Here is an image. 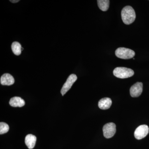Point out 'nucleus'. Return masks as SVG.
Wrapping results in <instances>:
<instances>
[{
    "instance_id": "1",
    "label": "nucleus",
    "mask_w": 149,
    "mask_h": 149,
    "mask_svg": "<svg viewBox=\"0 0 149 149\" xmlns=\"http://www.w3.org/2000/svg\"><path fill=\"white\" fill-rule=\"evenodd\" d=\"M121 15L123 23L127 25L133 23L136 19L135 10L130 6H126L123 8L121 11Z\"/></svg>"
},
{
    "instance_id": "2",
    "label": "nucleus",
    "mask_w": 149,
    "mask_h": 149,
    "mask_svg": "<svg viewBox=\"0 0 149 149\" xmlns=\"http://www.w3.org/2000/svg\"><path fill=\"white\" fill-rule=\"evenodd\" d=\"M113 74L118 78L124 79L132 77L134 72L133 70L127 68L117 67L113 70Z\"/></svg>"
},
{
    "instance_id": "3",
    "label": "nucleus",
    "mask_w": 149,
    "mask_h": 149,
    "mask_svg": "<svg viewBox=\"0 0 149 149\" xmlns=\"http://www.w3.org/2000/svg\"><path fill=\"white\" fill-rule=\"evenodd\" d=\"M116 56L118 58L128 59L133 58L135 55L134 51L124 47L118 48L115 52Z\"/></svg>"
},
{
    "instance_id": "4",
    "label": "nucleus",
    "mask_w": 149,
    "mask_h": 149,
    "mask_svg": "<svg viewBox=\"0 0 149 149\" xmlns=\"http://www.w3.org/2000/svg\"><path fill=\"white\" fill-rule=\"evenodd\" d=\"M104 136L106 139L113 137L116 132V125L113 123H109L104 125L103 128Z\"/></svg>"
},
{
    "instance_id": "5",
    "label": "nucleus",
    "mask_w": 149,
    "mask_h": 149,
    "mask_svg": "<svg viewBox=\"0 0 149 149\" xmlns=\"http://www.w3.org/2000/svg\"><path fill=\"white\" fill-rule=\"evenodd\" d=\"M149 128L146 125H140L135 130L134 136L137 140H141L146 137L148 134Z\"/></svg>"
},
{
    "instance_id": "6",
    "label": "nucleus",
    "mask_w": 149,
    "mask_h": 149,
    "mask_svg": "<svg viewBox=\"0 0 149 149\" xmlns=\"http://www.w3.org/2000/svg\"><path fill=\"white\" fill-rule=\"evenodd\" d=\"M77 80V77L75 74H71L70 75L69 77L68 78L66 82L64 83V85L63 86L61 93L63 96L64 95L66 94L70 89L71 88L72 85L74 84V82Z\"/></svg>"
},
{
    "instance_id": "7",
    "label": "nucleus",
    "mask_w": 149,
    "mask_h": 149,
    "mask_svg": "<svg viewBox=\"0 0 149 149\" xmlns=\"http://www.w3.org/2000/svg\"><path fill=\"white\" fill-rule=\"evenodd\" d=\"M143 84L141 82H137L130 88V95L133 97H137L141 95L143 92Z\"/></svg>"
},
{
    "instance_id": "8",
    "label": "nucleus",
    "mask_w": 149,
    "mask_h": 149,
    "mask_svg": "<svg viewBox=\"0 0 149 149\" xmlns=\"http://www.w3.org/2000/svg\"><path fill=\"white\" fill-rule=\"evenodd\" d=\"M14 83L13 76L8 73L4 74L1 77V84L2 85L10 86L13 85Z\"/></svg>"
},
{
    "instance_id": "9",
    "label": "nucleus",
    "mask_w": 149,
    "mask_h": 149,
    "mask_svg": "<svg viewBox=\"0 0 149 149\" xmlns=\"http://www.w3.org/2000/svg\"><path fill=\"white\" fill-rule=\"evenodd\" d=\"M36 141V136L32 134H28L25 137V143L28 148L32 149L35 146Z\"/></svg>"
},
{
    "instance_id": "10",
    "label": "nucleus",
    "mask_w": 149,
    "mask_h": 149,
    "mask_svg": "<svg viewBox=\"0 0 149 149\" xmlns=\"http://www.w3.org/2000/svg\"><path fill=\"white\" fill-rule=\"evenodd\" d=\"M25 101L24 100L20 97H15L11 98L9 102L10 105L13 107H21L24 106L25 105Z\"/></svg>"
},
{
    "instance_id": "11",
    "label": "nucleus",
    "mask_w": 149,
    "mask_h": 149,
    "mask_svg": "<svg viewBox=\"0 0 149 149\" xmlns=\"http://www.w3.org/2000/svg\"><path fill=\"white\" fill-rule=\"evenodd\" d=\"M112 104L111 99L105 97L101 99L99 101L98 106L100 109L106 110L110 108Z\"/></svg>"
},
{
    "instance_id": "12",
    "label": "nucleus",
    "mask_w": 149,
    "mask_h": 149,
    "mask_svg": "<svg viewBox=\"0 0 149 149\" xmlns=\"http://www.w3.org/2000/svg\"><path fill=\"white\" fill-rule=\"evenodd\" d=\"M97 2L98 6L101 10L106 11L108 10L109 6V0H98Z\"/></svg>"
},
{
    "instance_id": "13",
    "label": "nucleus",
    "mask_w": 149,
    "mask_h": 149,
    "mask_svg": "<svg viewBox=\"0 0 149 149\" xmlns=\"http://www.w3.org/2000/svg\"><path fill=\"white\" fill-rule=\"evenodd\" d=\"M21 45L18 42H15L11 45V49L15 55L19 56L20 55L22 52Z\"/></svg>"
},
{
    "instance_id": "14",
    "label": "nucleus",
    "mask_w": 149,
    "mask_h": 149,
    "mask_svg": "<svg viewBox=\"0 0 149 149\" xmlns=\"http://www.w3.org/2000/svg\"><path fill=\"white\" fill-rule=\"evenodd\" d=\"M9 130V125L4 122L0 123V134H4L7 133Z\"/></svg>"
},
{
    "instance_id": "15",
    "label": "nucleus",
    "mask_w": 149,
    "mask_h": 149,
    "mask_svg": "<svg viewBox=\"0 0 149 149\" xmlns=\"http://www.w3.org/2000/svg\"><path fill=\"white\" fill-rule=\"evenodd\" d=\"M11 2L13 3H15L18 2L19 1H18V0H17V1H10Z\"/></svg>"
}]
</instances>
